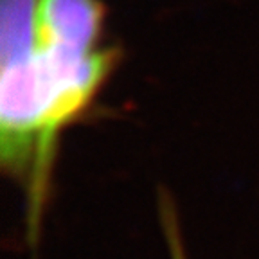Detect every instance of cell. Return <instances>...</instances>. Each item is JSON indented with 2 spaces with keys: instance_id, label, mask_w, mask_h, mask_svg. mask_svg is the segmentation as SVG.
Instances as JSON below:
<instances>
[{
  "instance_id": "6da1fadb",
  "label": "cell",
  "mask_w": 259,
  "mask_h": 259,
  "mask_svg": "<svg viewBox=\"0 0 259 259\" xmlns=\"http://www.w3.org/2000/svg\"><path fill=\"white\" fill-rule=\"evenodd\" d=\"M103 31L99 0L0 6V153L4 169L27 186L31 232L61 132L87 112L119 60Z\"/></svg>"
},
{
  "instance_id": "7a4b0ae2",
  "label": "cell",
  "mask_w": 259,
  "mask_h": 259,
  "mask_svg": "<svg viewBox=\"0 0 259 259\" xmlns=\"http://www.w3.org/2000/svg\"><path fill=\"white\" fill-rule=\"evenodd\" d=\"M173 216L175 214H171V209L166 203L164 209H162V220H164V231H166L167 243H169L171 259H186L184 250H182V241H180V236H178L177 220H175Z\"/></svg>"
}]
</instances>
